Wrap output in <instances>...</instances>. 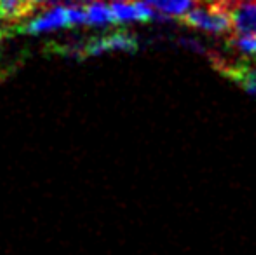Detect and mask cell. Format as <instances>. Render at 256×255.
I'll use <instances>...</instances> for the list:
<instances>
[{"mask_svg": "<svg viewBox=\"0 0 256 255\" xmlns=\"http://www.w3.org/2000/svg\"><path fill=\"white\" fill-rule=\"evenodd\" d=\"M77 25H84V7L63 6V4L52 2L42 13H38L37 16L28 21L24 32L37 35L61 30L66 27H77Z\"/></svg>", "mask_w": 256, "mask_h": 255, "instance_id": "obj_1", "label": "cell"}, {"mask_svg": "<svg viewBox=\"0 0 256 255\" xmlns=\"http://www.w3.org/2000/svg\"><path fill=\"white\" fill-rule=\"evenodd\" d=\"M182 20L188 27L199 28L209 34H230L234 30L228 11L214 0H197L196 6L186 14H183Z\"/></svg>", "mask_w": 256, "mask_h": 255, "instance_id": "obj_2", "label": "cell"}, {"mask_svg": "<svg viewBox=\"0 0 256 255\" xmlns=\"http://www.w3.org/2000/svg\"><path fill=\"white\" fill-rule=\"evenodd\" d=\"M114 21L118 25L132 21H152L155 11L145 0H108Z\"/></svg>", "mask_w": 256, "mask_h": 255, "instance_id": "obj_3", "label": "cell"}, {"mask_svg": "<svg viewBox=\"0 0 256 255\" xmlns=\"http://www.w3.org/2000/svg\"><path fill=\"white\" fill-rule=\"evenodd\" d=\"M136 48H138V41H136L134 35L126 34V32H117V34L104 35V37H98L94 41L88 42L80 48V53L88 56H94L112 51H134Z\"/></svg>", "mask_w": 256, "mask_h": 255, "instance_id": "obj_4", "label": "cell"}, {"mask_svg": "<svg viewBox=\"0 0 256 255\" xmlns=\"http://www.w3.org/2000/svg\"><path fill=\"white\" fill-rule=\"evenodd\" d=\"M112 9L108 6V0H91L84 6V25L91 27H108L114 25Z\"/></svg>", "mask_w": 256, "mask_h": 255, "instance_id": "obj_5", "label": "cell"}, {"mask_svg": "<svg viewBox=\"0 0 256 255\" xmlns=\"http://www.w3.org/2000/svg\"><path fill=\"white\" fill-rule=\"evenodd\" d=\"M35 7L28 0H0V21L18 23L32 14Z\"/></svg>", "mask_w": 256, "mask_h": 255, "instance_id": "obj_6", "label": "cell"}, {"mask_svg": "<svg viewBox=\"0 0 256 255\" xmlns=\"http://www.w3.org/2000/svg\"><path fill=\"white\" fill-rule=\"evenodd\" d=\"M145 2L162 16L182 18L196 6L197 0H145Z\"/></svg>", "mask_w": 256, "mask_h": 255, "instance_id": "obj_7", "label": "cell"}, {"mask_svg": "<svg viewBox=\"0 0 256 255\" xmlns=\"http://www.w3.org/2000/svg\"><path fill=\"white\" fill-rule=\"evenodd\" d=\"M230 48L244 56L256 58V32L253 30H232L230 32Z\"/></svg>", "mask_w": 256, "mask_h": 255, "instance_id": "obj_8", "label": "cell"}, {"mask_svg": "<svg viewBox=\"0 0 256 255\" xmlns=\"http://www.w3.org/2000/svg\"><path fill=\"white\" fill-rule=\"evenodd\" d=\"M56 4H63V6H74V7H84L91 0H52Z\"/></svg>", "mask_w": 256, "mask_h": 255, "instance_id": "obj_9", "label": "cell"}, {"mask_svg": "<svg viewBox=\"0 0 256 255\" xmlns=\"http://www.w3.org/2000/svg\"><path fill=\"white\" fill-rule=\"evenodd\" d=\"M34 7L37 6H46V4H52V0H28Z\"/></svg>", "mask_w": 256, "mask_h": 255, "instance_id": "obj_10", "label": "cell"}]
</instances>
